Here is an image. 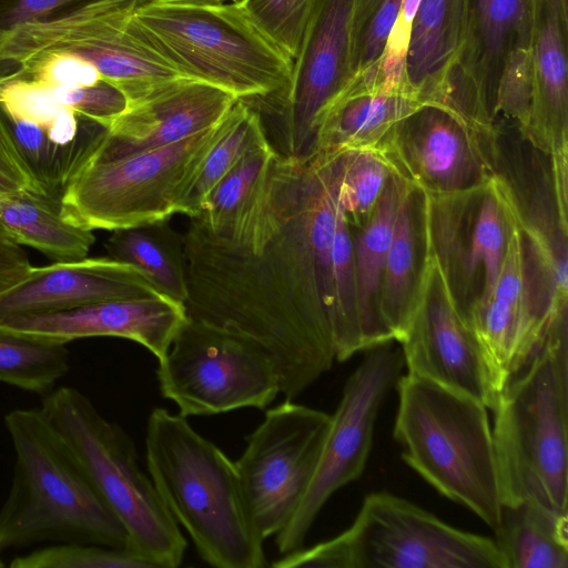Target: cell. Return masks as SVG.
Returning a JSON list of instances; mask_svg holds the SVG:
<instances>
[{"mask_svg": "<svg viewBox=\"0 0 568 568\" xmlns=\"http://www.w3.org/2000/svg\"><path fill=\"white\" fill-rule=\"evenodd\" d=\"M316 168L277 153L258 193L226 226L183 234L186 315L244 335L274 359L292 399L334 359L333 292L313 226Z\"/></svg>", "mask_w": 568, "mask_h": 568, "instance_id": "6da1fadb", "label": "cell"}, {"mask_svg": "<svg viewBox=\"0 0 568 568\" xmlns=\"http://www.w3.org/2000/svg\"><path fill=\"white\" fill-rule=\"evenodd\" d=\"M149 476L199 555L217 568H260L264 538L234 462L181 414L154 408L145 430Z\"/></svg>", "mask_w": 568, "mask_h": 568, "instance_id": "7a4b0ae2", "label": "cell"}, {"mask_svg": "<svg viewBox=\"0 0 568 568\" xmlns=\"http://www.w3.org/2000/svg\"><path fill=\"white\" fill-rule=\"evenodd\" d=\"M3 422L14 466L0 508V554L62 542L128 549L122 523L40 408L12 409Z\"/></svg>", "mask_w": 568, "mask_h": 568, "instance_id": "3957f363", "label": "cell"}, {"mask_svg": "<svg viewBox=\"0 0 568 568\" xmlns=\"http://www.w3.org/2000/svg\"><path fill=\"white\" fill-rule=\"evenodd\" d=\"M491 410L503 505L534 499L568 514L567 318L552 326Z\"/></svg>", "mask_w": 568, "mask_h": 568, "instance_id": "277c9868", "label": "cell"}, {"mask_svg": "<svg viewBox=\"0 0 568 568\" xmlns=\"http://www.w3.org/2000/svg\"><path fill=\"white\" fill-rule=\"evenodd\" d=\"M395 385L394 437L406 464L496 530L503 501L487 407L409 373Z\"/></svg>", "mask_w": 568, "mask_h": 568, "instance_id": "5b68a950", "label": "cell"}, {"mask_svg": "<svg viewBox=\"0 0 568 568\" xmlns=\"http://www.w3.org/2000/svg\"><path fill=\"white\" fill-rule=\"evenodd\" d=\"M132 24L184 78L212 84L250 105L277 95L290 81L293 60L237 2H152L133 12Z\"/></svg>", "mask_w": 568, "mask_h": 568, "instance_id": "8992f818", "label": "cell"}, {"mask_svg": "<svg viewBox=\"0 0 568 568\" xmlns=\"http://www.w3.org/2000/svg\"><path fill=\"white\" fill-rule=\"evenodd\" d=\"M39 408L122 523L128 549L155 568L180 566L186 540L152 479L141 469L130 436L74 387H54L43 395Z\"/></svg>", "mask_w": 568, "mask_h": 568, "instance_id": "52a82bcc", "label": "cell"}, {"mask_svg": "<svg viewBox=\"0 0 568 568\" xmlns=\"http://www.w3.org/2000/svg\"><path fill=\"white\" fill-rule=\"evenodd\" d=\"M280 568H506L494 539L459 530L386 491L367 495L338 536L283 555Z\"/></svg>", "mask_w": 568, "mask_h": 568, "instance_id": "ba28073f", "label": "cell"}, {"mask_svg": "<svg viewBox=\"0 0 568 568\" xmlns=\"http://www.w3.org/2000/svg\"><path fill=\"white\" fill-rule=\"evenodd\" d=\"M136 0H80L44 17L0 24V64L19 69L49 51L92 63L128 103L184 78L134 30Z\"/></svg>", "mask_w": 568, "mask_h": 568, "instance_id": "9c48e42d", "label": "cell"}, {"mask_svg": "<svg viewBox=\"0 0 568 568\" xmlns=\"http://www.w3.org/2000/svg\"><path fill=\"white\" fill-rule=\"evenodd\" d=\"M223 119L206 131L142 153L113 159L91 155L67 187L61 214L91 231L170 220L219 138Z\"/></svg>", "mask_w": 568, "mask_h": 568, "instance_id": "30bf717a", "label": "cell"}, {"mask_svg": "<svg viewBox=\"0 0 568 568\" xmlns=\"http://www.w3.org/2000/svg\"><path fill=\"white\" fill-rule=\"evenodd\" d=\"M179 414L204 416L266 408L281 393L276 364L255 341L186 316L156 371Z\"/></svg>", "mask_w": 568, "mask_h": 568, "instance_id": "8fae6325", "label": "cell"}, {"mask_svg": "<svg viewBox=\"0 0 568 568\" xmlns=\"http://www.w3.org/2000/svg\"><path fill=\"white\" fill-rule=\"evenodd\" d=\"M355 0H316L286 88L251 105L273 123L284 155L307 159L325 112L354 81L352 18Z\"/></svg>", "mask_w": 568, "mask_h": 568, "instance_id": "7c38bea8", "label": "cell"}, {"mask_svg": "<svg viewBox=\"0 0 568 568\" xmlns=\"http://www.w3.org/2000/svg\"><path fill=\"white\" fill-rule=\"evenodd\" d=\"M390 342L369 348L346 381L341 402L331 415L329 429L311 484L292 518L275 535L281 555L304 547L325 503L336 490L362 475L379 408L404 365L402 349L392 346Z\"/></svg>", "mask_w": 568, "mask_h": 568, "instance_id": "4fadbf2b", "label": "cell"}, {"mask_svg": "<svg viewBox=\"0 0 568 568\" xmlns=\"http://www.w3.org/2000/svg\"><path fill=\"white\" fill-rule=\"evenodd\" d=\"M332 416L287 400L265 412L234 462L264 539L275 536L300 506L315 473Z\"/></svg>", "mask_w": 568, "mask_h": 568, "instance_id": "5bb4252c", "label": "cell"}, {"mask_svg": "<svg viewBox=\"0 0 568 568\" xmlns=\"http://www.w3.org/2000/svg\"><path fill=\"white\" fill-rule=\"evenodd\" d=\"M424 257L416 305L402 341L409 374L462 393L493 409L497 395L480 345L464 322L433 243L422 201Z\"/></svg>", "mask_w": 568, "mask_h": 568, "instance_id": "9a60e30c", "label": "cell"}, {"mask_svg": "<svg viewBox=\"0 0 568 568\" xmlns=\"http://www.w3.org/2000/svg\"><path fill=\"white\" fill-rule=\"evenodd\" d=\"M494 141L452 110L424 104L398 124L392 152L403 179L432 196H449L481 190L496 174Z\"/></svg>", "mask_w": 568, "mask_h": 568, "instance_id": "2e32d148", "label": "cell"}, {"mask_svg": "<svg viewBox=\"0 0 568 568\" xmlns=\"http://www.w3.org/2000/svg\"><path fill=\"white\" fill-rule=\"evenodd\" d=\"M532 0H467L462 49L446 108L476 132L494 138L497 88L506 61L529 48Z\"/></svg>", "mask_w": 568, "mask_h": 568, "instance_id": "e0dca14e", "label": "cell"}, {"mask_svg": "<svg viewBox=\"0 0 568 568\" xmlns=\"http://www.w3.org/2000/svg\"><path fill=\"white\" fill-rule=\"evenodd\" d=\"M237 100L202 81L171 80L129 102L92 155L129 156L187 139L215 126Z\"/></svg>", "mask_w": 568, "mask_h": 568, "instance_id": "ac0fdd59", "label": "cell"}, {"mask_svg": "<svg viewBox=\"0 0 568 568\" xmlns=\"http://www.w3.org/2000/svg\"><path fill=\"white\" fill-rule=\"evenodd\" d=\"M186 316L183 303L156 294L12 317L1 321L0 327L64 344L85 337L125 338L160 362Z\"/></svg>", "mask_w": 568, "mask_h": 568, "instance_id": "d6986e66", "label": "cell"}, {"mask_svg": "<svg viewBox=\"0 0 568 568\" xmlns=\"http://www.w3.org/2000/svg\"><path fill=\"white\" fill-rule=\"evenodd\" d=\"M156 294L163 293L146 274L109 256L57 262L32 267L21 282L0 294V322Z\"/></svg>", "mask_w": 568, "mask_h": 568, "instance_id": "ffe728a7", "label": "cell"}, {"mask_svg": "<svg viewBox=\"0 0 568 568\" xmlns=\"http://www.w3.org/2000/svg\"><path fill=\"white\" fill-rule=\"evenodd\" d=\"M568 0H532V98L521 133L548 155L568 150Z\"/></svg>", "mask_w": 568, "mask_h": 568, "instance_id": "44dd1931", "label": "cell"}, {"mask_svg": "<svg viewBox=\"0 0 568 568\" xmlns=\"http://www.w3.org/2000/svg\"><path fill=\"white\" fill-rule=\"evenodd\" d=\"M0 115L36 184L58 203L108 130L69 108L48 124L9 118L1 110Z\"/></svg>", "mask_w": 568, "mask_h": 568, "instance_id": "7402d4cb", "label": "cell"}, {"mask_svg": "<svg viewBox=\"0 0 568 568\" xmlns=\"http://www.w3.org/2000/svg\"><path fill=\"white\" fill-rule=\"evenodd\" d=\"M423 105L402 91L348 90L321 119L311 155L365 150L393 156V138L398 124Z\"/></svg>", "mask_w": 568, "mask_h": 568, "instance_id": "603a6c76", "label": "cell"}, {"mask_svg": "<svg viewBox=\"0 0 568 568\" xmlns=\"http://www.w3.org/2000/svg\"><path fill=\"white\" fill-rule=\"evenodd\" d=\"M467 0H420L405 61V87L424 104L446 108L466 24Z\"/></svg>", "mask_w": 568, "mask_h": 568, "instance_id": "cb8c5ba5", "label": "cell"}, {"mask_svg": "<svg viewBox=\"0 0 568 568\" xmlns=\"http://www.w3.org/2000/svg\"><path fill=\"white\" fill-rule=\"evenodd\" d=\"M406 180L392 174L353 240L359 331L364 351L394 341L381 316V292L398 203Z\"/></svg>", "mask_w": 568, "mask_h": 568, "instance_id": "d4e9b609", "label": "cell"}, {"mask_svg": "<svg viewBox=\"0 0 568 568\" xmlns=\"http://www.w3.org/2000/svg\"><path fill=\"white\" fill-rule=\"evenodd\" d=\"M420 191L406 181L397 207L392 242L387 252L382 292V321L394 341L400 342L412 318L422 273L424 250L418 254L423 240Z\"/></svg>", "mask_w": 568, "mask_h": 568, "instance_id": "484cf974", "label": "cell"}, {"mask_svg": "<svg viewBox=\"0 0 568 568\" xmlns=\"http://www.w3.org/2000/svg\"><path fill=\"white\" fill-rule=\"evenodd\" d=\"M0 231L57 262L83 260L94 243L91 230L68 222L60 203L32 190L0 197Z\"/></svg>", "mask_w": 568, "mask_h": 568, "instance_id": "4316f807", "label": "cell"}, {"mask_svg": "<svg viewBox=\"0 0 568 568\" xmlns=\"http://www.w3.org/2000/svg\"><path fill=\"white\" fill-rule=\"evenodd\" d=\"M568 514L534 499L503 505L495 542L506 568H568Z\"/></svg>", "mask_w": 568, "mask_h": 568, "instance_id": "83f0119b", "label": "cell"}, {"mask_svg": "<svg viewBox=\"0 0 568 568\" xmlns=\"http://www.w3.org/2000/svg\"><path fill=\"white\" fill-rule=\"evenodd\" d=\"M105 248L109 257L134 265L163 294L185 303L187 281L183 235L170 225L169 220L114 230Z\"/></svg>", "mask_w": 568, "mask_h": 568, "instance_id": "f1b7e54d", "label": "cell"}, {"mask_svg": "<svg viewBox=\"0 0 568 568\" xmlns=\"http://www.w3.org/2000/svg\"><path fill=\"white\" fill-rule=\"evenodd\" d=\"M268 138L260 113L237 100L222 121V130L200 163L180 200L178 213L196 217L219 182L256 143Z\"/></svg>", "mask_w": 568, "mask_h": 568, "instance_id": "f546056e", "label": "cell"}, {"mask_svg": "<svg viewBox=\"0 0 568 568\" xmlns=\"http://www.w3.org/2000/svg\"><path fill=\"white\" fill-rule=\"evenodd\" d=\"M478 199L465 255L468 292L478 270L483 271V288L473 303L488 298L497 282L508 242L510 211L515 203L510 189L497 174L489 179Z\"/></svg>", "mask_w": 568, "mask_h": 568, "instance_id": "4dcf8cb0", "label": "cell"}, {"mask_svg": "<svg viewBox=\"0 0 568 568\" xmlns=\"http://www.w3.org/2000/svg\"><path fill=\"white\" fill-rule=\"evenodd\" d=\"M69 371L67 344L0 327V383L43 396Z\"/></svg>", "mask_w": 568, "mask_h": 568, "instance_id": "1f68e13d", "label": "cell"}, {"mask_svg": "<svg viewBox=\"0 0 568 568\" xmlns=\"http://www.w3.org/2000/svg\"><path fill=\"white\" fill-rule=\"evenodd\" d=\"M332 276L334 302L329 324L335 359L343 362L364 348L358 322L353 237L339 204L332 248Z\"/></svg>", "mask_w": 568, "mask_h": 568, "instance_id": "d6a6232c", "label": "cell"}, {"mask_svg": "<svg viewBox=\"0 0 568 568\" xmlns=\"http://www.w3.org/2000/svg\"><path fill=\"white\" fill-rule=\"evenodd\" d=\"M277 153L268 138L253 145L213 189L193 219L212 231L230 224L258 193Z\"/></svg>", "mask_w": 568, "mask_h": 568, "instance_id": "836d02e7", "label": "cell"}, {"mask_svg": "<svg viewBox=\"0 0 568 568\" xmlns=\"http://www.w3.org/2000/svg\"><path fill=\"white\" fill-rule=\"evenodd\" d=\"M402 1L355 0L352 18L354 81L348 90L382 89L381 62Z\"/></svg>", "mask_w": 568, "mask_h": 568, "instance_id": "e575fe53", "label": "cell"}, {"mask_svg": "<svg viewBox=\"0 0 568 568\" xmlns=\"http://www.w3.org/2000/svg\"><path fill=\"white\" fill-rule=\"evenodd\" d=\"M392 174L402 176L387 153L365 150L343 153L338 204L349 224L359 229L366 222Z\"/></svg>", "mask_w": 568, "mask_h": 568, "instance_id": "d590c367", "label": "cell"}, {"mask_svg": "<svg viewBox=\"0 0 568 568\" xmlns=\"http://www.w3.org/2000/svg\"><path fill=\"white\" fill-rule=\"evenodd\" d=\"M12 568H155L149 560L124 548L95 544H52L17 556Z\"/></svg>", "mask_w": 568, "mask_h": 568, "instance_id": "8d00e7d4", "label": "cell"}, {"mask_svg": "<svg viewBox=\"0 0 568 568\" xmlns=\"http://www.w3.org/2000/svg\"><path fill=\"white\" fill-rule=\"evenodd\" d=\"M252 22L292 60L316 0H239Z\"/></svg>", "mask_w": 568, "mask_h": 568, "instance_id": "74e56055", "label": "cell"}, {"mask_svg": "<svg viewBox=\"0 0 568 568\" xmlns=\"http://www.w3.org/2000/svg\"><path fill=\"white\" fill-rule=\"evenodd\" d=\"M532 98V67L529 48H518L508 57L501 72L495 104V116L503 113L517 122L524 132Z\"/></svg>", "mask_w": 568, "mask_h": 568, "instance_id": "f35d334b", "label": "cell"}, {"mask_svg": "<svg viewBox=\"0 0 568 568\" xmlns=\"http://www.w3.org/2000/svg\"><path fill=\"white\" fill-rule=\"evenodd\" d=\"M50 90L58 104L106 128L128 106V99L124 93L104 80L93 85H58L50 87Z\"/></svg>", "mask_w": 568, "mask_h": 568, "instance_id": "ab89813d", "label": "cell"}, {"mask_svg": "<svg viewBox=\"0 0 568 568\" xmlns=\"http://www.w3.org/2000/svg\"><path fill=\"white\" fill-rule=\"evenodd\" d=\"M16 73L48 87H87L102 80L98 69L92 63L64 51L42 53Z\"/></svg>", "mask_w": 568, "mask_h": 568, "instance_id": "60d3db41", "label": "cell"}, {"mask_svg": "<svg viewBox=\"0 0 568 568\" xmlns=\"http://www.w3.org/2000/svg\"><path fill=\"white\" fill-rule=\"evenodd\" d=\"M419 3L420 0L402 1L381 62L379 81L384 91L409 93L405 87V61L412 26Z\"/></svg>", "mask_w": 568, "mask_h": 568, "instance_id": "b9f144b4", "label": "cell"}, {"mask_svg": "<svg viewBox=\"0 0 568 568\" xmlns=\"http://www.w3.org/2000/svg\"><path fill=\"white\" fill-rule=\"evenodd\" d=\"M26 190L41 192L14 149L0 115V197Z\"/></svg>", "mask_w": 568, "mask_h": 568, "instance_id": "7bdbcfd3", "label": "cell"}, {"mask_svg": "<svg viewBox=\"0 0 568 568\" xmlns=\"http://www.w3.org/2000/svg\"><path fill=\"white\" fill-rule=\"evenodd\" d=\"M32 270L28 255L0 231V294L21 282Z\"/></svg>", "mask_w": 568, "mask_h": 568, "instance_id": "ee69618b", "label": "cell"}, {"mask_svg": "<svg viewBox=\"0 0 568 568\" xmlns=\"http://www.w3.org/2000/svg\"><path fill=\"white\" fill-rule=\"evenodd\" d=\"M80 0H19L0 24H11L31 18L44 17L58 9ZM141 7L155 0H136Z\"/></svg>", "mask_w": 568, "mask_h": 568, "instance_id": "f6af8a7d", "label": "cell"}, {"mask_svg": "<svg viewBox=\"0 0 568 568\" xmlns=\"http://www.w3.org/2000/svg\"><path fill=\"white\" fill-rule=\"evenodd\" d=\"M224 1L227 0H155L154 2L158 3H165V4H176V6H216L222 4ZM232 2H236L239 0H231Z\"/></svg>", "mask_w": 568, "mask_h": 568, "instance_id": "bcb514c9", "label": "cell"}, {"mask_svg": "<svg viewBox=\"0 0 568 568\" xmlns=\"http://www.w3.org/2000/svg\"><path fill=\"white\" fill-rule=\"evenodd\" d=\"M4 566V564L0 560V568H2Z\"/></svg>", "mask_w": 568, "mask_h": 568, "instance_id": "7dc6e473", "label": "cell"}]
</instances>
